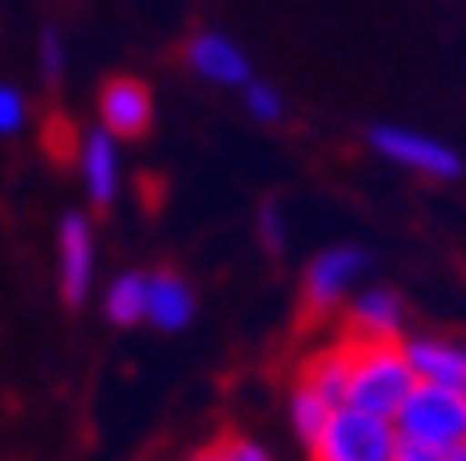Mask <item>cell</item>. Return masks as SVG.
I'll return each mask as SVG.
<instances>
[{
	"instance_id": "cell-1",
	"label": "cell",
	"mask_w": 466,
	"mask_h": 461,
	"mask_svg": "<svg viewBox=\"0 0 466 461\" xmlns=\"http://www.w3.org/2000/svg\"><path fill=\"white\" fill-rule=\"evenodd\" d=\"M420 387L411 356L402 342H360L351 351V383H347V406L374 411L397 420V411L407 406V397Z\"/></svg>"
},
{
	"instance_id": "cell-2",
	"label": "cell",
	"mask_w": 466,
	"mask_h": 461,
	"mask_svg": "<svg viewBox=\"0 0 466 461\" xmlns=\"http://www.w3.org/2000/svg\"><path fill=\"white\" fill-rule=\"evenodd\" d=\"M397 434H402V443L448 461V452L466 443V392L420 383L407 397V406L397 411Z\"/></svg>"
},
{
	"instance_id": "cell-3",
	"label": "cell",
	"mask_w": 466,
	"mask_h": 461,
	"mask_svg": "<svg viewBox=\"0 0 466 461\" xmlns=\"http://www.w3.org/2000/svg\"><path fill=\"white\" fill-rule=\"evenodd\" d=\"M314 461H402V434L397 420L360 411V406H338L309 447Z\"/></svg>"
},
{
	"instance_id": "cell-4",
	"label": "cell",
	"mask_w": 466,
	"mask_h": 461,
	"mask_svg": "<svg viewBox=\"0 0 466 461\" xmlns=\"http://www.w3.org/2000/svg\"><path fill=\"white\" fill-rule=\"evenodd\" d=\"M370 268H374V258L360 245H332V249L314 254L309 268H305V286H300L305 314L309 318H328V314L347 309V300L360 291Z\"/></svg>"
},
{
	"instance_id": "cell-5",
	"label": "cell",
	"mask_w": 466,
	"mask_h": 461,
	"mask_svg": "<svg viewBox=\"0 0 466 461\" xmlns=\"http://www.w3.org/2000/svg\"><path fill=\"white\" fill-rule=\"evenodd\" d=\"M370 148L402 166L411 175H425V180H457L461 175V153L434 135H425V129H411V125H374L370 129Z\"/></svg>"
},
{
	"instance_id": "cell-6",
	"label": "cell",
	"mask_w": 466,
	"mask_h": 461,
	"mask_svg": "<svg viewBox=\"0 0 466 461\" xmlns=\"http://www.w3.org/2000/svg\"><path fill=\"white\" fill-rule=\"evenodd\" d=\"M56 273H60V300L84 305L97 277V231L84 213H65L56 226Z\"/></svg>"
},
{
	"instance_id": "cell-7",
	"label": "cell",
	"mask_w": 466,
	"mask_h": 461,
	"mask_svg": "<svg viewBox=\"0 0 466 461\" xmlns=\"http://www.w3.org/2000/svg\"><path fill=\"white\" fill-rule=\"evenodd\" d=\"M157 120V102H153V88L135 75H116L102 84L97 93V125L111 129V135L125 144V139H144Z\"/></svg>"
},
{
	"instance_id": "cell-8",
	"label": "cell",
	"mask_w": 466,
	"mask_h": 461,
	"mask_svg": "<svg viewBox=\"0 0 466 461\" xmlns=\"http://www.w3.org/2000/svg\"><path fill=\"white\" fill-rule=\"evenodd\" d=\"M185 65H189V70L204 79V84L231 88V93H240V88L254 79L245 46H240L236 37L218 33V28H204V33H194V37L185 42Z\"/></svg>"
},
{
	"instance_id": "cell-9",
	"label": "cell",
	"mask_w": 466,
	"mask_h": 461,
	"mask_svg": "<svg viewBox=\"0 0 466 461\" xmlns=\"http://www.w3.org/2000/svg\"><path fill=\"white\" fill-rule=\"evenodd\" d=\"M75 166H79V185L88 194L93 208H111L120 199V180H125V153H120V139L111 129H88L79 139V153H75Z\"/></svg>"
},
{
	"instance_id": "cell-10",
	"label": "cell",
	"mask_w": 466,
	"mask_h": 461,
	"mask_svg": "<svg viewBox=\"0 0 466 461\" xmlns=\"http://www.w3.org/2000/svg\"><path fill=\"white\" fill-rule=\"evenodd\" d=\"M342 333L360 342H402L407 337V305L388 286H360L347 300V327Z\"/></svg>"
},
{
	"instance_id": "cell-11",
	"label": "cell",
	"mask_w": 466,
	"mask_h": 461,
	"mask_svg": "<svg viewBox=\"0 0 466 461\" xmlns=\"http://www.w3.org/2000/svg\"><path fill=\"white\" fill-rule=\"evenodd\" d=\"M402 346H407L411 369H416L420 383L466 392V342H461V337H448V333H416V337H402Z\"/></svg>"
},
{
	"instance_id": "cell-12",
	"label": "cell",
	"mask_w": 466,
	"mask_h": 461,
	"mask_svg": "<svg viewBox=\"0 0 466 461\" xmlns=\"http://www.w3.org/2000/svg\"><path fill=\"white\" fill-rule=\"evenodd\" d=\"M194 314H198V296L180 273H171V268L148 273V318H144L148 327H157V333H185Z\"/></svg>"
},
{
	"instance_id": "cell-13",
	"label": "cell",
	"mask_w": 466,
	"mask_h": 461,
	"mask_svg": "<svg viewBox=\"0 0 466 461\" xmlns=\"http://www.w3.org/2000/svg\"><path fill=\"white\" fill-rule=\"evenodd\" d=\"M351 351H356V337L342 333L338 342L319 346L305 365H300V378L305 387H314L319 397H328L332 406H347V383H351Z\"/></svg>"
},
{
	"instance_id": "cell-14",
	"label": "cell",
	"mask_w": 466,
	"mask_h": 461,
	"mask_svg": "<svg viewBox=\"0 0 466 461\" xmlns=\"http://www.w3.org/2000/svg\"><path fill=\"white\" fill-rule=\"evenodd\" d=\"M102 314L116 327H139L148 318V273H120L102 291Z\"/></svg>"
},
{
	"instance_id": "cell-15",
	"label": "cell",
	"mask_w": 466,
	"mask_h": 461,
	"mask_svg": "<svg viewBox=\"0 0 466 461\" xmlns=\"http://www.w3.org/2000/svg\"><path fill=\"white\" fill-rule=\"evenodd\" d=\"M332 411H338V406H332L328 397H319L314 387H305V383H296V387H291L287 416H291V429H296V438H300L305 447H314V443H319V434L328 429Z\"/></svg>"
},
{
	"instance_id": "cell-16",
	"label": "cell",
	"mask_w": 466,
	"mask_h": 461,
	"mask_svg": "<svg viewBox=\"0 0 466 461\" xmlns=\"http://www.w3.org/2000/svg\"><path fill=\"white\" fill-rule=\"evenodd\" d=\"M240 97H245V111H249L258 125H282V120H287V97H282L278 84L249 79V84L240 88Z\"/></svg>"
},
{
	"instance_id": "cell-17",
	"label": "cell",
	"mask_w": 466,
	"mask_h": 461,
	"mask_svg": "<svg viewBox=\"0 0 466 461\" xmlns=\"http://www.w3.org/2000/svg\"><path fill=\"white\" fill-rule=\"evenodd\" d=\"M208 456H213V461H273L268 447L254 443V438H245V434H222V438L208 447Z\"/></svg>"
},
{
	"instance_id": "cell-18",
	"label": "cell",
	"mask_w": 466,
	"mask_h": 461,
	"mask_svg": "<svg viewBox=\"0 0 466 461\" xmlns=\"http://www.w3.org/2000/svg\"><path fill=\"white\" fill-rule=\"evenodd\" d=\"M28 125V97L15 84H0V139H15Z\"/></svg>"
},
{
	"instance_id": "cell-19",
	"label": "cell",
	"mask_w": 466,
	"mask_h": 461,
	"mask_svg": "<svg viewBox=\"0 0 466 461\" xmlns=\"http://www.w3.org/2000/svg\"><path fill=\"white\" fill-rule=\"evenodd\" d=\"M258 240L268 245V254H282L287 249V213L278 199H263L258 204Z\"/></svg>"
},
{
	"instance_id": "cell-20",
	"label": "cell",
	"mask_w": 466,
	"mask_h": 461,
	"mask_svg": "<svg viewBox=\"0 0 466 461\" xmlns=\"http://www.w3.org/2000/svg\"><path fill=\"white\" fill-rule=\"evenodd\" d=\"M37 55H42V79H46V84H60V79H65V37H60L56 28H42Z\"/></svg>"
},
{
	"instance_id": "cell-21",
	"label": "cell",
	"mask_w": 466,
	"mask_h": 461,
	"mask_svg": "<svg viewBox=\"0 0 466 461\" xmlns=\"http://www.w3.org/2000/svg\"><path fill=\"white\" fill-rule=\"evenodd\" d=\"M448 461H466V443H461L457 452H448Z\"/></svg>"
},
{
	"instance_id": "cell-22",
	"label": "cell",
	"mask_w": 466,
	"mask_h": 461,
	"mask_svg": "<svg viewBox=\"0 0 466 461\" xmlns=\"http://www.w3.org/2000/svg\"><path fill=\"white\" fill-rule=\"evenodd\" d=\"M189 461H213V456H208V452H194V456H189Z\"/></svg>"
}]
</instances>
